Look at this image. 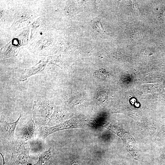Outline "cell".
Wrapping results in <instances>:
<instances>
[{
    "label": "cell",
    "mask_w": 165,
    "mask_h": 165,
    "mask_svg": "<svg viewBox=\"0 0 165 165\" xmlns=\"http://www.w3.org/2000/svg\"><path fill=\"white\" fill-rule=\"evenodd\" d=\"M30 152L42 153L44 149L45 140L38 137L30 142Z\"/></svg>",
    "instance_id": "ba28073f"
},
{
    "label": "cell",
    "mask_w": 165,
    "mask_h": 165,
    "mask_svg": "<svg viewBox=\"0 0 165 165\" xmlns=\"http://www.w3.org/2000/svg\"><path fill=\"white\" fill-rule=\"evenodd\" d=\"M94 28L99 32H103L107 33L105 31L103 26L100 22V20H95L92 21Z\"/></svg>",
    "instance_id": "9c48e42d"
},
{
    "label": "cell",
    "mask_w": 165,
    "mask_h": 165,
    "mask_svg": "<svg viewBox=\"0 0 165 165\" xmlns=\"http://www.w3.org/2000/svg\"><path fill=\"white\" fill-rule=\"evenodd\" d=\"M11 146H12L13 149L10 165H29L31 164L29 155L30 142L22 141L17 138Z\"/></svg>",
    "instance_id": "3957f363"
},
{
    "label": "cell",
    "mask_w": 165,
    "mask_h": 165,
    "mask_svg": "<svg viewBox=\"0 0 165 165\" xmlns=\"http://www.w3.org/2000/svg\"><path fill=\"white\" fill-rule=\"evenodd\" d=\"M68 116L66 111L55 106L53 112L46 126L50 127L57 125L64 122Z\"/></svg>",
    "instance_id": "8992f818"
},
{
    "label": "cell",
    "mask_w": 165,
    "mask_h": 165,
    "mask_svg": "<svg viewBox=\"0 0 165 165\" xmlns=\"http://www.w3.org/2000/svg\"><path fill=\"white\" fill-rule=\"evenodd\" d=\"M20 114L17 119L12 123L3 121L0 123V139L2 141L12 146L15 141L14 133L16 127L21 117Z\"/></svg>",
    "instance_id": "277c9868"
},
{
    "label": "cell",
    "mask_w": 165,
    "mask_h": 165,
    "mask_svg": "<svg viewBox=\"0 0 165 165\" xmlns=\"http://www.w3.org/2000/svg\"><path fill=\"white\" fill-rule=\"evenodd\" d=\"M53 103L48 99L44 98L34 102L33 106V119L38 128L45 126L53 113Z\"/></svg>",
    "instance_id": "6da1fadb"
},
{
    "label": "cell",
    "mask_w": 165,
    "mask_h": 165,
    "mask_svg": "<svg viewBox=\"0 0 165 165\" xmlns=\"http://www.w3.org/2000/svg\"><path fill=\"white\" fill-rule=\"evenodd\" d=\"M53 154V149L50 147L48 150L41 153L38 161L33 165H49Z\"/></svg>",
    "instance_id": "52a82bcc"
},
{
    "label": "cell",
    "mask_w": 165,
    "mask_h": 165,
    "mask_svg": "<svg viewBox=\"0 0 165 165\" xmlns=\"http://www.w3.org/2000/svg\"><path fill=\"white\" fill-rule=\"evenodd\" d=\"M38 129L34 120L30 118L20 129L17 138L22 141L30 142L36 138Z\"/></svg>",
    "instance_id": "5b68a950"
},
{
    "label": "cell",
    "mask_w": 165,
    "mask_h": 165,
    "mask_svg": "<svg viewBox=\"0 0 165 165\" xmlns=\"http://www.w3.org/2000/svg\"><path fill=\"white\" fill-rule=\"evenodd\" d=\"M88 126L84 120L72 118L53 126L41 127L38 129L37 135L38 137L45 140L49 135L57 131L72 128L84 129Z\"/></svg>",
    "instance_id": "7a4b0ae2"
}]
</instances>
